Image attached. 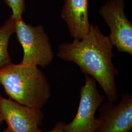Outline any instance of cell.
I'll use <instances>...</instances> for the list:
<instances>
[{"mask_svg":"<svg viewBox=\"0 0 132 132\" xmlns=\"http://www.w3.org/2000/svg\"><path fill=\"white\" fill-rule=\"evenodd\" d=\"M113 45L99 27L90 24L88 33L81 39L60 44L57 56L72 62L85 75L92 77L103 90L108 101L118 99L116 77L118 71L112 62Z\"/></svg>","mask_w":132,"mask_h":132,"instance_id":"6da1fadb","label":"cell"},{"mask_svg":"<svg viewBox=\"0 0 132 132\" xmlns=\"http://www.w3.org/2000/svg\"><path fill=\"white\" fill-rule=\"evenodd\" d=\"M0 83L7 95L20 104L41 109L51 96V87L38 67L11 63L0 70Z\"/></svg>","mask_w":132,"mask_h":132,"instance_id":"7a4b0ae2","label":"cell"},{"mask_svg":"<svg viewBox=\"0 0 132 132\" xmlns=\"http://www.w3.org/2000/svg\"><path fill=\"white\" fill-rule=\"evenodd\" d=\"M15 33L24 52L21 64L45 67L52 63L54 53L43 26H33L19 19L16 21Z\"/></svg>","mask_w":132,"mask_h":132,"instance_id":"3957f363","label":"cell"},{"mask_svg":"<svg viewBox=\"0 0 132 132\" xmlns=\"http://www.w3.org/2000/svg\"><path fill=\"white\" fill-rule=\"evenodd\" d=\"M96 81L85 75V84L80 90V101L76 116L65 124V132H96L99 124L95 114L105 96L97 90Z\"/></svg>","mask_w":132,"mask_h":132,"instance_id":"277c9868","label":"cell"},{"mask_svg":"<svg viewBox=\"0 0 132 132\" xmlns=\"http://www.w3.org/2000/svg\"><path fill=\"white\" fill-rule=\"evenodd\" d=\"M124 0H108L100 9L99 13L108 26V35L119 52L132 55V24L125 12Z\"/></svg>","mask_w":132,"mask_h":132,"instance_id":"5b68a950","label":"cell"},{"mask_svg":"<svg viewBox=\"0 0 132 132\" xmlns=\"http://www.w3.org/2000/svg\"><path fill=\"white\" fill-rule=\"evenodd\" d=\"M0 113L7 125L4 132H34L44 118L41 109L29 107L1 95Z\"/></svg>","mask_w":132,"mask_h":132,"instance_id":"8992f818","label":"cell"},{"mask_svg":"<svg viewBox=\"0 0 132 132\" xmlns=\"http://www.w3.org/2000/svg\"><path fill=\"white\" fill-rule=\"evenodd\" d=\"M98 126L96 132H130L132 129V96L122 95L118 104L108 101L98 108Z\"/></svg>","mask_w":132,"mask_h":132,"instance_id":"52a82bcc","label":"cell"},{"mask_svg":"<svg viewBox=\"0 0 132 132\" xmlns=\"http://www.w3.org/2000/svg\"><path fill=\"white\" fill-rule=\"evenodd\" d=\"M88 0H65L61 17L75 39H81L90 30Z\"/></svg>","mask_w":132,"mask_h":132,"instance_id":"ba28073f","label":"cell"},{"mask_svg":"<svg viewBox=\"0 0 132 132\" xmlns=\"http://www.w3.org/2000/svg\"><path fill=\"white\" fill-rule=\"evenodd\" d=\"M15 24L16 21L10 16L0 27V70L12 63L8 47L10 38L15 33Z\"/></svg>","mask_w":132,"mask_h":132,"instance_id":"9c48e42d","label":"cell"},{"mask_svg":"<svg viewBox=\"0 0 132 132\" xmlns=\"http://www.w3.org/2000/svg\"><path fill=\"white\" fill-rule=\"evenodd\" d=\"M5 3L12 11L11 16L15 21L22 19L26 10L24 0H4Z\"/></svg>","mask_w":132,"mask_h":132,"instance_id":"30bf717a","label":"cell"},{"mask_svg":"<svg viewBox=\"0 0 132 132\" xmlns=\"http://www.w3.org/2000/svg\"><path fill=\"white\" fill-rule=\"evenodd\" d=\"M65 123L62 121H59L55 124L54 128L52 130L49 132H43L40 130L39 129L34 132H65Z\"/></svg>","mask_w":132,"mask_h":132,"instance_id":"8fae6325","label":"cell"},{"mask_svg":"<svg viewBox=\"0 0 132 132\" xmlns=\"http://www.w3.org/2000/svg\"><path fill=\"white\" fill-rule=\"evenodd\" d=\"M3 119L2 118V116H1V113H0V126H1V125H2V123L3 122Z\"/></svg>","mask_w":132,"mask_h":132,"instance_id":"7c38bea8","label":"cell"}]
</instances>
